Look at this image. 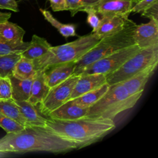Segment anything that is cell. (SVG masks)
I'll list each match as a JSON object with an SVG mask.
<instances>
[{
  "instance_id": "cell-1",
  "label": "cell",
  "mask_w": 158,
  "mask_h": 158,
  "mask_svg": "<svg viewBox=\"0 0 158 158\" xmlns=\"http://www.w3.org/2000/svg\"><path fill=\"white\" fill-rule=\"evenodd\" d=\"M74 149L77 146L72 142L40 127H25L22 130L7 133L0 138V152L5 154L33 151L60 154Z\"/></svg>"
},
{
  "instance_id": "cell-2",
  "label": "cell",
  "mask_w": 158,
  "mask_h": 158,
  "mask_svg": "<svg viewBox=\"0 0 158 158\" xmlns=\"http://www.w3.org/2000/svg\"><path fill=\"white\" fill-rule=\"evenodd\" d=\"M44 128L72 142L79 149L101 139L115 128V125L112 120L85 116L69 120L47 118Z\"/></svg>"
},
{
  "instance_id": "cell-3",
  "label": "cell",
  "mask_w": 158,
  "mask_h": 158,
  "mask_svg": "<svg viewBox=\"0 0 158 158\" xmlns=\"http://www.w3.org/2000/svg\"><path fill=\"white\" fill-rule=\"evenodd\" d=\"M99 40L94 33L79 36L77 40L64 44L51 46L41 57L33 60L35 70H46L56 64L76 62Z\"/></svg>"
},
{
  "instance_id": "cell-4",
  "label": "cell",
  "mask_w": 158,
  "mask_h": 158,
  "mask_svg": "<svg viewBox=\"0 0 158 158\" xmlns=\"http://www.w3.org/2000/svg\"><path fill=\"white\" fill-rule=\"evenodd\" d=\"M142 94H129L122 83L111 85L107 92L88 108L86 117L114 120L118 114L134 107Z\"/></svg>"
},
{
  "instance_id": "cell-5",
  "label": "cell",
  "mask_w": 158,
  "mask_h": 158,
  "mask_svg": "<svg viewBox=\"0 0 158 158\" xmlns=\"http://www.w3.org/2000/svg\"><path fill=\"white\" fill-rule=\"evenodd\" d=\"M136 26V24L130 19L122 30L100 39L92 48L75 62V68L73 73L77 75L85 67L97 60L134 45L133 35Z\"/></svg>"
},
{
  "instance_id": "cell-6",
  "label": "cell",
  "mask_w": 158,
  "mask_h": 158,
  "mask_svg": "<svg viewBox=\"0 0 158 158\" xmlns=\"http://www.w3.org/2000/svg\"><path fill=\"white\" fill-rule=\"evenodd\" d=\"M158 64V45L141 49L117 70L106 77L109 85L121 83L149 66Z\"/></svg>"
},
{
  "instance_id": "cell-7",
  "label": "cell",
  "mask_w": 158,
  "mask_h": 158,
  "mask_svg": "<svg viewBox=\"0 0 158 158\" xmlns=\"http://www.w3.org/2000/svg\"><path fill=\"white\" fill-rule=\"evenodd\" d=\"M140 50L141 49L136 44L122 49L93 62L77 75L100 73L106 77L117 70L126 60Z\"/></svg>"
},
{
  "instance_id": "cell-8",
  "label": "cell",
  "mask_w": 158,
  "mask_h": 158,
  "mask_svg": "<svg viewBox=\"0 0 158 158\" xmlns=\"http://www.w3.org/2000/svg\"><path fill=\"white\" fill-rule=\"evenodd\" d=\"M79 77L80 75L73 73L65 80L49 88L43 101L39 104L40 113L47 117L49 113L69 100Z\"/></svg>"
},
{
  "instance_id": "cell-9",
  "label": "cell",
  "mask_w": 158,
  "mask_h": 158,
  "mask_svg": "<svg viewBox=\"0 0 158 158\" xmlns=\"http://www.w3.org/2000/svg\"><path fill=\"white\" fill-rule=\"evenodd\" d=\"M133 37L141 49L158 45V21L150 19L146 23L136 25Z\"/></svg>"
},
{
  "instance_id": "cell-10",
  "label": "cell",
  "mask_w": 158,
  "mask_h": 158,
  "mask_svg": "<svg viewBox=\"0 0 158 158\" xmlns=\"http://www.w3.org/2000/svg\"><path fill=\"white\" fill-rule=\"evenodd\" d=\"M134 0H100L94 7L101 17L121 15L128 17Z\"/></svg>"
},
{
  "instance_id": "cell-11",
  "label": "cell",
  "mask_w": 158,
  "mask_h": 158,
  "mask_svg": "<svg viewBox=\"0 0 158 158\" xmlns=\"http://www.w3.org/2000/svg\"><path fill=\"white\" fill-rule=\"evenodd\" d=\"M106 83V76L103 74L91 73L80 75V77L73 88L70 99L77 98L87 92L97 89Z\"/></svg>"
},
{
  "instance_id": "cell-12",
  "label": "cell",
  "mask_w": 158,
  "mask_h": 158,
  "mask_svg": "<svg viewBox=\"0 0 158 158\" xmlns=\"http://www.w3.org/2000/svg\"><path fill=\"white\" fill-rule=\"evenodd\" d=\"M88 108H84L77 105L73 99H69L59 107L48 114L49 118L69 120L86 116Z\"/></svg>"
},
{
  "instance_id": "cell-13",
  "label": "cell",
  "mask_w": 158,
  "mask_h": 158,
  "mask_svg": "<svg viewBox=\"0 0 158 158\" xmlns=\"http://www.w3.org/2000/svg\"><path fill=\"white\" fill-rule=\"evenodd\" d=\"M75 68V62H70L56 64L44 70L45 79L49 88L57 85L73 75Z\"/></svg>"
},
{
  "instance_id": "cell-14",
  "label": "cell",
  "mask_w": 158,
  "mask_h": 158,
  "mask_svg": "<svg viewBox=\"0 0 158 158\" xmlns=\"http://www.w3.org/2000/svg\"><path fill=\"white\" fill-rule=\"evenodd\" d=\"M158 64L149 66L133 75L130 78L121 82L129 94L133 95L143 93L146 84L154 73Z\"/></svg>"
},
{
  "instance_id": "cell-15",
  "label": "cell",
  "mask_w": 158,
  "mask_h": 158,
  "mask_svg": "<svg viewBox=\"0 0 158 158\" xmlns=\"http://www.w3.org/2000/svg\"><path fill=\"white\" fill-rule=\"evenodd\" d=\"M129 20L128 17L121 15L101 17L99 26L94 33L100 40L104 36L115 33L122 30L126 26Z\"/></svg>"
},
{
  "instance_id": "cell-16",
  "label": "cell",
  "mask_w": 158,
  "mask_h": 158,
  "mask_svg": "<svg viewBox=\"0 0 158 158\" xmlns=\"http://www.w3.org/2000/svg\"><path fill=\"white\" fill-rule=\"evenodd\" d=\"M44 73V70H37L32 80L30 95L28 101L35 106H37L43 101L49 90Z\"/></svg>"
},
{
  "instance_id": "cell-17",
  "label": "cell",
  "mask_w": 158,
  "mask_h": 158,
  "mask_svg": "<svg viewBox=\"0 0 158 158\" xmlns=\"http://www.w3.org/2000/svg\"><path fill=\"white\" fill-rule=\"evenodd\" d=\"M18 105L21 113L26 120L27 127H44L47 118L42 116L39 109L28 101H15Z\"/></svg>"
},
{
  "instance_id": "cell-18",
  "label": "cell",
  "mask_w": 158,
  "mask_h": 158,
  "mask_svg": "<svg viewBox=\"0 0 158 158\" xmlns=\"http://www.w3.org/2000/svg\"><path fill=\"white\" fill-rule=\"evenodd\" d=\"M51 47V45L45 38L33 35L31 40L29 42L28 46L21 53V56L27 59L35 60L46 53Z\"/></svg>"
},
{
  "instance_id": "cell-19",
  "label": "cell",
  "mask_w": 158,
  "mask_h": 158,
  "mask_svg": "<svg viewBox=\"0 0 158 158\" xmlns=\"http://www.w3.org/2000/svg\"><path fill=\"white\" fill-rule=\"evenodd\" d=\"M9 78L12 85V99L15 101H28L30 95L33 79L20 80L12 75Z\"/></svg>"
},
{
  "instance_id": "cell-20",
  "label": "cell",
  "mask_w": 158,
  "mask_h": 158,
  "mask_svg": "<svg viewBox=\"0 0 158 158\" xmlns=\"http://www.w3.org/2000/svg\"><path fill=\"white\" fill-rule=\"evenodd\" d=\"M25 31L16 23L8 20L0 23V36L9 42L22 43Z\"/></svg>"
},
{
  "instance_id": "cell-21",
  "label": "cell",
  "mask_w": 158,
  "mask_h": 158,
  "mask_svg": "<svg viewBox=\"0 0 158 158\" xmlns=\"http://www.w3.org/2000/svg\"><path fill=\"white\" fill-rule=\"evenodd\" d=\"M36 72L33 60L22 56L15 64L12 75L20 80L33 79Z\"/></svg>"
},
{
  "instance_id": "cell-22",
  "label": "cell",
  "mask_w": 158,
  "mask_h": 158,
  "mask_svg": "<svg viewBox=\"0 0 158 158\" xmlns=\"http://www.w3.org/2000/svg\"><path fill=\"white\" fill-rule=\"evenodd\" d=\"M109 86L106 83L99 88L87 92L77 98L73 99V100L79 106L84 108H89L107 92Z\"/></svg>"
},
{
  "instance_id": "cell-23",
  "label": "cell",
  "mask_w": 158,
  "mask_h": 158,
  "mask_svg": "<svg viewBox=\"0 0 158 158\" xmlns=\"http://www.w3.org/2000/svg\"><path fill=\"white\" fill-rule=\"evenodd\" d=\"M0 112L15 120L24 127H27L26 120L13 99H0Z\"/></svg>"
},
{
  "instance_id": "cell-24",
  "label": "cell",
  "mask_w": 158,
  "mask_h": 158,
  "mask_svg": "<svg viewBox=\"0 0 158 158\" xmlns=\"http://www.w3.org/2000/svg\"><path fill=\"white\" fill-rule=\"evenodd\" d=\"M40 11L44 17V19L50 23L52 26L55 27L60 34L65 39L68 37L77 36L76 25L74 24H64L55 19L51 12L45 9H40Z\"/></svg>"
},
{
  "instance_id": "cell-25",
  "label": "cell",
  "mask_w": 158,
  "mask_h": 158,
  "mask_svg": "<svg viewBox=\"0 0 158 158\" xmlns=\"http://www.w3.org/2000/svg\"><path fill=\"white\" fill-rule=\"evenodd\" d=\"M21 57L20 53L0 55V77L12 75L14 67Z\"/></svg>"
},
{
  "instance_id": "cell-26",
  "label": "cell",
  "mask_w": 158,
  "mask_h": 158,
  "mask_svg": "<svg viewBox=\"0 0 158 158\" xmlns=\"http://www.w3.org/2000/svg\"><path fill=\"white\" fill-rule=\"evenodd\" d=\"M100 0H66L67 10L70 12L71 16H74L77 12L85 11L86 9L95 7Z\"/></svg>"
},
{
  "instance_id": "cell-27",
  "label": "cell",
  "mask_w": 158,
  "mask_h": 158,
  "mask_svg": "<svg viewBox=\"0 0 158 158\" xmlns=\"http://www.w3.org/2000/svg\"><path fill=\"white\" fill-rule=\"evenodd\" d=\"M29 45V42H9L0 36V55L10 53H22Z\"/></svg>"
},
{
  "instance_id": "cell-28",
  "label": "cell",
  "mask_w": 158,
  "mask_h": 158,
  "mask_svg": "<svg viewBox=\"0 0 158 158\" xmlns=\"http://www.w3.org/2000/svg\"><path fill=\"white\" fill-rule=\"evenodd\" d=\"M0 127L6 132H15L23 130L25 127L15 120L0 112Z\"/></svg>"
},
{
  "instance_id": "cell-29",
  "label": "cell",
  "mask_w": 158,
  "mask_h": 158,
  "mask_svg": "<svg viewBox=\"0 0 158 158\" xmlns=\"http://www.w3.org/2000/svg\"><path fill=\"white\" fill-rule=\"evenodd\" d=\"M12 85L9 77H0V99H12Z\"/></svg>"
},
{
  "instance_id": "cell-30",
  "label": "cell",
  "mask_w": 158,
  "mask_h": 158,
  "mask_svg": "<svg viewBox=\"0 0 158 158\" xmlns=\"http://www.w3.org/2000/svg\"><path fill=\"white\" fill-rule=\"evenodd\" d=\"M84 12L87 13L88 15L86 21L87 23L92 27V32H95L99 26L101 22V18L99 17L98 14L97 13L96 10L94 9V7L87 9Z\"/></svg>"
},
{
  "instance_id": "cell-31",
  "label": "cell",
  "mask_w": 158,
  "mask_h": 158,
  "mask_svg": "<svg viewBox=\"0 0 158 158\" xmlns=\"http://www.w3.org/2000/svg\"><path fill=\"white\" fill-rule=\"evenodd\" d=\"M141 14L144 17L158 21V1L146 7Z\"/></svg>"
},
{
  "instance_id": "cell-32",
  "label": "cell",
  "mask_w": 158,
  "mask_h": 158,
  "mask_svg": "<svg viewBox=\"0 0 158 158\" xmlns=\"http://www.w3.org/2000/svg\"><path fill=\"white\" fill-rule=\"evenodd\" d=\"M158 0H140L134 6H133L131 9V12L133 13H141L144 9L152 4L156 1Z\"/></svg>"
},
{
  "instance_id": "cell-33",
  "label": "cell",
  "mask_w": 158,
  "mask_h": 158,
  "mask_svg": "<svg viewBox=\"0 0 158 158\" xmlns=\"http://www.w3.org/2000/svg\"><path fill=\"white\" fill-rule=\"evenodd\" d=\"M0 9H7L15 12L19 11L15 0H0Z\"/></svg>"
},
{
  "instance_id": "cell-34",
  "label": "cell",
  "mask_w": 158,
  "mask_h": 158,
  "mask_svg": "<svg viewBox=\"0 0 158 158\" xmlns=\"http://www.w3.org/2000/svg\"><path fill=\"white\" fill-rule=\"evenodd\" d=\"M50 6L54 12L67 10L66 0H49Z\"/></svg>"
},
{
  "instance_id": "cell-35",
  "label": "cell",
  "mask_w": 158,
  "mask_h": 158,
  "mask_svg": "<svg viewBox=\"0 0 158 158\" xmlns=\"http://www.w3.org/2000/svg\"><path fill=\"white\" fill-rule=\"evenodd\" d=\"M11 16L10 13L0 12V23L8 20Z\"/></svg>"
},
{
  "instance_id": "cell-36",
  "label": "cell",
  "mask_w": 158,
  "mask_h": 158,
  "mask_svg": "<svg viewBox=\"0 0 158 158\" xmlns=\"http://www.w3.org/2000/svg\"><path fill=\"white\" fill-rule=\"evenodd\" d=\"M139 1H140V0H134V3H136V2H138Z\"/></svg>"
}]
</instances>
